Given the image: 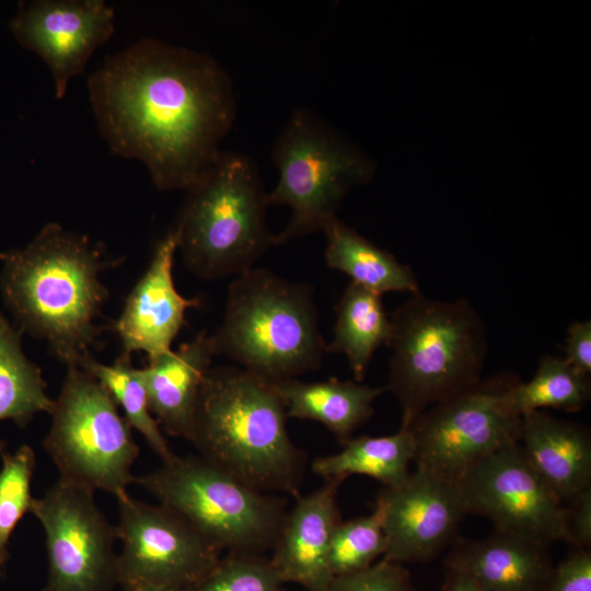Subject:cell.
Listing matches in <instances>:
<instances>
[{
    "mask_svg": "<svg viewBox=\"0 0 591 591\" xmlns=\"http://www.w3.org/2000/svg\"><path fill=\"white\" fill-rule=\"evenodd\" d=\"M112 153L140 161L159 190H187L213 165L236 117L231 77L210 55L144 37L88 79Z\"/></svg>",
    "mask_w": 591,
    "mask_h": 591,
    "instance_id": "cell-1",
    "label": "cell"
},
{
    "mask_svg": "<svg viewBox=\"0 0 591 591\" xmlns=\"http://www.w3.org/2000/svg\"><path fill=\"white\" fill-rule=\"evenodd\" d=\"M0 260L1 296L18 328L45 340L67 368H82L103 332L95 321L109 293L101 271L119 259L107 258L100 242L49 222Z\"/></svg>",
    "mask_w": 591,
    "mask_h": 591,
    "instance_id": "cell-2",
    "label": "cell"
},
{
    "mask_svg": "<svg viewBox=\"0 0 591 591\" xmlns=\"http://www.w3.org/2000/svg\"><path fill=\"white\" fill-rule=\"evenodd\" d=\"M273 382L237 366L211 367L199 389L190 442L199 456L267 494L299 496L304 454L292 442Z\"/></svg>",
    "mask_w": 591,
    "mask_h": 591,
    "instance_id": "cell-3",
    "label": "cell"
},
{
    "mask_svg": "<svg viewBox=\"0 0 591 591\" xmlns=\"http://www.w3.org/2000/svg\"><path fill=\"white\" fill-rule=\"evenodd\" d=\"M390 391L407 428L425 410L482 379L487 355L484 322L465 299L441 301L419 292L390 317Z\"/></svg>",
    "mask_w": 591,
    "mask_h": 591,
    "instance_id": "cell-4",
    "label": "cell"
},
{
    "mask_svg": "<svg viewBox=\"0 0 591 591\" xmlns=\"http://www.w3.org/2000/svg\"><path fill=\"white\" fill-rule=\"evenodd\" d=\"M210 337L216 356L269 382L316 370L327 352L312 287L267 268L253 267L231 281Z\"/></svg>",
    "mask_w": 591,
    "mask_h": 591,
    "instance_id": "cell-5",
    "label": "cell"
},
{
    "mask_svg": "<svg viewBox=\"0 0 591 591\" xmlns=\"http://www.w3.org/2000/svg\"><path fill=\"white\" fill-rule=\"evenodd\" d=\"M173 230L185 267L200 279L239 276L276 245L259 169L245 153L222 150L189 189Z\"/></svg>",
    "mask_w": 591,
    "mask_h": 591,
    "instance_id": "cell-6",
    "label": "cell"
},
{
    "mask_svg": "<svg viewBox=\"0 0 591 591\" xmlns=\"http://www.w3.org/2000/svg\"><path fill=\"white\" fill-rule=\"evenodd\" d=\"M135 483L228 554L271 551L287 513L280 497L252 488L201 456L175 455Z\"/></svg>",
    "mask_w": 591,
    "mask_h": 591,
    "instance_id": "cell-7",
    "label": "cell"
},
{
    "mask_svg": "<svg viewBox=\"0 0 591 591\" xmlns=\"http://www.w3.org/2000/svg\"><path fill=\"white\" fill-rule=\"evenodd\" d=\"M277 184L268 206H287L291 217L275 234L276 245L323 231L337 218L347 190L367 182L371 163L348 144L321 116L297 108L279 132L271 151Z\"/></svg>",
    "mask_w": 591,
    "mask_h": 591,
    "instance_id": "cell-8",
    "label": "cell"
},
{
    "mask_svg": "<svg viewBox=\"0 0 591 591\" xmlns=\"http://www.w3.org/2000/svg\"><path fill=\"white\" fill-rule=\"evenodd\" d=\"M111 394L89 371L67 368L60 393L49 413L51 425L43 447L59 479L116 499L128 494L139 455L131 427Z\"/></svg>",
    "mask_w": 591,
    "mask_h": 591,
    "instance_id": "cell-9",
    "label": "cell"
},
{
    "mask_svg": "<svg viewBox=\"0 0 591 591\" xmlns=\"http://www.w3.org/2000/svg\"><path fill=\"white\" fill-rule=\"evenodd\" d=\"M519 381L511 373L480 379L419 415L407 427L415 438L416 468L457 484L486 456L518 444L522 417L510 392Z\"/></svg>",
    "mask_w": 591,
    "mask_h": 591,
    "instance_id": "cell-10",
    "label": "cell"
},
{
    "mask_svg": "<svg viewBox=\"0 0 591 591\" xmlns=\"http://www.w3.org/2000/svg\"><path fill=\"white\" fill-rule=\"evenodd\" d=\"M93 491L58 478L30 512L45 532L48 563L42 591H112L117 584L116 538Z\"/></svg>",
    "mask_w": 591,
    "mask_h": 591,
    "instance_id": "cell-11",
    "label": "cell"
},
{
    "mask_svg": "<svg viewBox=\"0 0 591 591\" xmlns=\"http://www.w3.org/2000/svg\"><path fill=\"white\" fill-rule=\"evenodd\" d=\"M117 505V584L124 590L152 584L187 591L221 559L216 545L169 508L129 494Z\"/></svg>",
    "mask_w": 591,
    "mask_h": 591,
    "instance_id": "cell-12",
    "label": "cell"
},
{
    "mask_svg": "<svg viewBox=\"0 0 591 591\" xmlns=\"http://www.w3.org/2000/svg\"><path fill=\"white\" fill-rule=\"evenodd\" d=\"M466 513L488 518L497 531L543 545L566 542V507L518 444L476 463L457 482Z\"/></svg>",
    "mask_w": 591,
    "mask_h": 591,
    "instance_id": "cell-13",
    "label": "cell"
},
{
    "mask_svg": "<svg viewBox=\"0 0 591 591\" xmlns=\"http://www.w3.org/2000/svg\"><path fill=\"white\" fill-rule=\"evenodd\" d=\"M15 39L48 67L60 100L70 80L84 72L93 53L115 31V12L103 0H33L9 22Z\"/></svg>",
    "mask_w": 591,
    "mask_h": 591,
    "instance_id": "cell-14",
    "label": "cell"
},
{
    "mask_svg": "<svg viewBox=\"0 0 591 591\" xmlns=\"http://www.w3.org/2000/svg\"><path fill=\"white\" fill-rule=\"evenodd\" d=\"M383 514L387 549L382 558L403 564L434 558L454 540L466 513L456 483L420 468L376 499Z\"/></svg>",
    "mask_w": 591,
    "mask_h": 591,
    "instance_id": "cell-15",
    "label": "cell"
},
{
    "mask_svg": "<svg viewBox=\"0 0 591 591\" xmlns=\"http://www.w3.org/2000/svg\"><path fill=\"white\" fill-rule=\"evenodd\" d=\"M176 252L177 239L172 228L155 243L148 268L112 324L123 352H144L149 360L170 351L186 324V311L200 305L199 299L185 298L175 287L173 265Z\"/></svg>",
    "mask_w": 591,
    "mask_h": 591,
    "instance_id": "cell-16",
    "label": "cell"
},
{
    "mask_svg": "<svg viewBox=\"0 0 591 591\" xmlns=\"http://www.w3.org/2000/svg\"><path fill=\"white\" fill-rule=\"evenodd\" d=\"M340 480L325 482L314 491L298 496L287 511L269 561L282 583L308 591H326L334 576L328 555L333 533L341 521L337 503Z\"/></svg>",
    "mask_w": 591,
    "mask_h": 591,
    "instance_id": "cell-17",
    "label": "cell"
},
{
    "mask_svg": "<svg viewBox=\"0 0 591 591\" xmlns=\"http://www.w3.org/2000/svg\"><path fill=\"white\" fill-rule=\"evenodd\" d=\"M215 356L210 334L201 331L141 368L150 412L167 434L190 440L199 389Z\"/></svg>",
    "mask_w": 591,
    "mask_h": 591,
    "instance_id": "cell-18",
    "label": "cell"
},
{
    "mask_svg": "<svg viewBox=\"0 0 591 591\" xmlns=\"http://www.w3.org/2000/svg\"><path fill=\"white\" fill-rule=\"evenodd\" d=\"M519 447L563 505L591 487V437L584 426L534 410L522 416Z\"/></svg>",
    "mask_w": 591,
    "mask_h": 591,
    "instance_id": "cell-19",
    "label": "cell"
},
{
    "mask_svg": "<svg viewBox=\"0 0 591 591\" xmlns=\"http://www.w3.org/2000/svg\"><path fill=\"white\" fill-rule=\"evenodd\" d=\"M447 565L484 591H540L554 568L547 545L497 530L482 540L455 541Z\"/></svg>",
    "mask_w": 591,
    "mask_h": 591,
    "instance_id": "cell-20",
    "label": "cell"
},
{
    "mask_svg": "<svg viewBox=\"0 0 591 591\" xmlns=\"http://www.w3.org/2000/svg\"><path fill=\"white\" fill-rule=\"evenodd\" d=\"M288 418L313 420L327 428L343 444L373 414L374 401L385 386L328 379L305 382L288 379L273 382Z\"/></svg>",
    "mask_w": 591,
    "mask_h": 591,
    "instance_id": "cell-21",
    "label": "cell"
},
{
    "mask_svg": "<svg viewBox=\"0 0 591 591\" xmlns=\"http://www.w3.org/2000/svg\"><path fill=\"white\" fill-rule=\"evenodd\" d=\"M326 237L327 266L380 296L386 292H419L412 268L387 251L360 235L338 217L322 231Z\"/></svg>",
    "mask_w": 591,
    "mask_h": 591,
    "instance_id": "cell-22",
    "label": "cell"
},
{
    "mask_svg": "<svg viewBox=\"0 0 591 591\" xmlns=\"http://www.w3.org/2000/svg\"><path fill=\"white\" fill-rule=\"evenodd\" d=\"M340 451L316 457L314 474L328 480L344 482L350 475H364L381 482L384 487H397L409 476V463L415 455V438L409 428L389 436L352 437Z\"/></svg>",
    "mask_w": 591,
    "mask_h": 591,
    "instance_id": "cell-23",
    "label": "cell"
},
{
    "mask_svg": "<svg viewBox=\"0 0 591 591\" xmlns=\"http://www.w3.org/2000/svg\"><path fill=\"white\" fill-rule=\"evenodd\" d=\"M390 334L381 296L350 281L337 303L334 338L326 351L343 354L355 381L362 382L374 352L386 345Z\"/></svg>",
    "mask_w": 591,
    "mask_h": 591,
    "instance_id": "cell-24",
    "label": "cell"
},
{
    "mask_svg": "<svg viewBox=\"0 0 591 591\" xmlns=\"http://www.w3.org/2000/svg\"><path fill=\"white\" fill-rule=\"evenodd\" d=\"M46 389L40 368L23 351L22 332L0 311V421L25 428L36 414H49L54 399ZM3 451L0 441V453Z\"/></svg>",
    "mask_w": 591,
    "mask_h": 591,
    "instance_id": "cell-25",
    "label": "cell"
},
{
    "mask_svg": "<svg viewBox=\"0 0 591 591\" xmlns=\"http://www.w3.org/2000/svg\"><path fill=\"white\" fill-rule=\"evenodd\" d=\"M82 369L89 371L104 385L115 404L123 409L131 429L144 438L162 463L176 455L150 412L142 371L132 366L130 354L121 352L112 364H104L91 358Z\"/></svg>",
    "mask_w": 591,
    "mask_h": 591,
    "instance_id": "cell-26",
    "label": "cell"
},
{
    "mask_svg": "<svg viewBox=\"0 0 591 591\" xmlns=\"http://www.w3.org/2000/svg\"><path fill=\"white\" fill-rule=\"evenodd\" d=\"M590 375L568 363L565 358L541 357L534 376L519 381L510 392L513 410L521 417L542 408L579 412L590 399Z\"/></svg>",
    "mask_w": 591,
    "mask_h": 591,
    "instance_id": "cell-27",
    "label": "cell"
},
{
    "mask_svg": "<svg viewBox=\"0 0 591 591\" xmlns=\"http://www.w3.org/2000/svg\"><path fill=\"white\" fill-rule=\"evenodd\" d=\"M386 549L383 514L375 502L370 514L337 524L329 547V569L334 577L363 570Z\"/></svg>",
    "mask_w": 591,
    "mask_h": 591,
    "instance_id": "cell-28",
    "label": "cell"
},
{
    "mask_svg": "<svg viewBox=\"0 0 591 591\" xmlns=\"http://www.w3.org/2000/svg\"><path fill=\"white\" fill-rule=\"evenodd\" d=\"M0 470V578L4 577L9 558L10 537L24 514L30 512L33 497L32 478L35 452L27 444L13 453L3 451Z\"/></svg>",
    "mask_w": 591,
    "mask_h": 591,
    "instance_id": "cell-29",
    "label": "cell"
},
{
    "mask_svg": "<svg viewBox=\"0 0 591 591\" xmlns=\"http://www.w3.org/2000/svg\"><path fill=\"white\" fill-rule=\"evenodd\" d=\"M282 584L264 555L227 554L187 591H282Z\"/></svg>",
    "mask_w": 591,
    "mask_h": 591,
    "instance_id": "cell-30",
    "label": "cell"
},
{
    "mask_svg": "<svg viewBox=\"0 0 591 591\" xmlns=\"http://www.w3.org/2000/svg\"><path fill=\"white\" fill-rule=\"evenodd\" d=\"M326 591H416L402 564L382 558L370 567L335 576Z\"/></svg>",
    "mask_w": 591,
    "mask_h": 591,
    "instance_id": "cell-31",
    "label": "cell"
},
{
    "mask_svg": "<svg viewBox=\"0 0 591 591\" xmlns=\"http://www.w3.org/2000/svg\"><path fill=\"white\" fill-rule=\"evenodd\" d=\"M540 591H591V553L580 549L553 568Z\"/></svg>",
    "mask_w": 591,
    "mask_h": 591,
    "instance_id": "cell-32",
    "label": "cell"
},
{
    "mask_svg": "<svg viewBox=\"0 0 591 591\" xmlns=\"http://www.w3.org/2000/svg\"><path fill=\"white\" fill-rule=\"evenodd\" d=\"M566 507V542L580 549L591 544V487L580 493Z\"/></svg>",
    "mask_w": 591,
    "mask_h": 591,
    "instance_id": "cell-33",
    "label": "cell"
},
{
    "mask_svg": "<svg viewBox=\"0 0 591 591\" xmlns=\"http://www.w3.org/2000/svg\"><path fill=\"white\" fill-rule=\"evenodd\" d=\"M565 360L578 371L591 373V321H576L568 327Z\"/></svg>",
    "mask_w": 591,
    "mask_h": 591,
    "instance_id": "cell-34",
    "label": "cell"
},
{
    "mask_svg": "<svg viewBox=\"0 0 591 591\" xmlns=\"http://www.w3.org/2000/svg\"><path fill=\"white\" fill-rule=\"evenodd\" d=\"M442 591H484L472 578L467 575L448 568V573L442 587Z\"/></svg>",
    "mask_w": 591,
    "mask_h": 591,
    "instance_id": "cell-35",
    "label": "cell"
},
{
    "mask_svg": "<svg viewBox=\"0 0 591 591\" xmlns=\"http://www.w3.org/2000/svg\"><path fill=\"white\" fill-rule=\"evenodd\" d=\"M125 591H181V590L169 588V587H162V586L144 584V586L134 587Z\"/></svg>",
    "mask_w": 591,
    "mask_h": 591,
    "instance_id": "cell-36",
    "label": "cell"
}]
</instances>
